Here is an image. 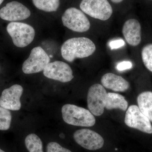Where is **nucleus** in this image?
I'll return each mask as SVG.
<instances>
[{
	"mask_svg": "<svg viewBox=\"0 0 152 152\" xmlns=\"http://www.w3.org/2000/svg\"><path fill=\"white\" fill-rule=\"evenodd\" d=\"M96 50V46L91 40L86 37H76L69 39L63 44L61 53L64 59L72 62L76 58L90 56Z\"/></svg>",
	"mask_w": 152,
	"mask_h": 152,
	"instance_id": "1",
	"label": "nucleus"
},
{
	"mask_svg": "<svg viewBox=\"0 0 152 152\" xmlns=\"http://www.w3.org/2000/svg\"><path fill=\"white\" fill-rule=\"evenodd\" d=\"M63 120L69 124L91 127L96 123L94 115L88 110L73 104H66L61 109Z\"/></svg>",
	"mask_w": 152,
	"mask_h": 152,
	"instance_id": "2",
	"label": "nucleus"
},
{
	"mask_svg": "<svg viewBox=\"0 0 152 152\" xmlns=\"http://www.w3.org/2000/svg\"><path fill=\"white\" fill-rule=\"evenodd\" d=\"M7 30L14 45L18 48H25L30 45L35 35L34 28L25 23L11 22L8 25Z\"/></svg>",
	"mask_w": 152,
	"mask_h": 152,
	"instance_id": "3",
	"label": "nucleus"
},
{
	"mask_svg": "<svg viewBox=\"0 0 152 152\" xmlns=\"http://www.w3.org/2000/svg\"><path fill=\"white\" fill-rule=\"evenodd\" d=\"M62 21L64 26L77 32H86L91 27L89 20L86 15L76 8L67 9L62 17Z\"/></svg>",
	"mask_w": 152,
	"mask_h": 152,
	"instance_id": "4",
	"label": "nucleus"
},
{
	"mask_svg": "<svg viewBox=\"0 0 152 152\" xmlns=\"http://www.w3.org/2000/svg\"><path fill=\"white\" fill-rule=\"evenodd\" d=\"M80 8L85 13L101 20H108L113 12L107 0H83Z\"/></svg>",
	"mask_w": 152,
	"mask_h": 152,
	"instance_id": "5",
	"label": "nucleus"
},
{
	"mask_svg": "<svg viewBox=\"0 0 152 152\" xmlns=\"http://www.w3.org/2000/svg\"><path fill=\"white\" fill-rule=\"evenodd\" d=\"M50 61V57L44 49L40 47H35L23 64L22 70L26 74L39 72L44 71Z\"/></svg>",
	"mask_w": 152,
	"mask_h": 152,
	"instance_id": "6",
	"label": "nucleus"
},
{
	"mask_svg": "<svg viewBox=\"0 0 152 152\" xmlns=\"http://www.w3.org/2000/svg\"><path fill=\"white\" fill-rule=\"evenodd\" d=\"M107 93L103 86L99 84L90 87L87 96L88 107L93 115L99 116L103 114Z\"/></svg>",
	"mask_w": 152,
	"mask_h": 152,
	"instance_id": "7",
	"label": "nucleus"
},
{
	"mask_svg": "<svg viewBox=\"0 0 152 152\" xmlns=\"http://www.w3.org/2000/svg\"><path fill=\"white\" fill-rule=\"evenodd\" d=\"M125 123L131 128L137 129L147 134H152L151 121L136 105L130 106L126 112Z\"/></svg>",
	"mask_w": 152,
	"mask_h": 152,
	"instance_id": "8",
	"label": "nucleus"
},
{
	"mask_svg": "<svg viewBox=\"0 0 152 152\" xmlns=\"http://www.w3.org/2000/svg\"><path fill=\"white\" fill-rule=\"evenodd\" d=\"M74 140L79 145L87 150L95 151L102 148L104 140L97 133L88 129L78 130L73 135Z\"/></svg>",
	"mask_w": 152,
	"mask_h": 152,
	"instance_id": "9",
	"label": "nucleus"
},
{
	"mask_svg": "<svg viewBox=\"0 0 152 152\" xmlns=\"http://www.w3.org/2000/svg\"><path fill=\"white\" fill-rule=\"evenodd\" d=\"M43 74L48 78L62 83L71 81L74 77L71 67L61 61L49 63L44 70Z\"/></svg>",
	"mask_w": 152,
	"mask_h": 152,
	"instance_id": "10",
	"label": "nucleus"
},
{
	"mask_svg": "<svg viewBox=\"0 0 152 152\" xmlns=\"http://www.w3.org/2000/svg\"><path fill=\"white\" fill-rule=\"evenodd\" d=\"M31 15L30 10L21 3L12 1L0 10V18L12 22L23 20Z\"/></svg>",
	"mask_w": 152,
	"mask_h": 152,
	"instance_id": "11",
	"label": "nucleus"
},
{
	"mask_svg": "<svg viewBox=\"0 0 152 152\" xmlns=\"http://www.w3.org/2000/svg\"><path fill=\"white\" fill-rule=\"evenodd\" d=\"M23 88L19 85H14L3 91L0 97V106L12 111L20 109V97L23 94Z\"/></svg>",
	"mask_w": 152,
	"mask_h": 152,
	"instance_id": "12",
	"label": "nucleus"
},
{
	"mask_svg": "<svg viewBox=\"0 0 152 152\" xmlns=\"http://www.w3.org/2000/svg\"><path fill=\"white\" fill-rule=\"evenodd\" d=\"M122 33L126 42L130 45L137 46L141 41V26L136 19H129L125 22Z\"/></svg>",
	"mask_w": 152,
	"mask_h": 152,
	"instance_id": "13",
	"label": "nucleus"
},
{
	"mask_svg": "<svg viewBox=\"0 0 152 152\" xmlns=\"http://www.w3.org/2000/svg\"><path fill=\"white\" fill-rule=\"evenodd\" d=\"M101 83L105 88L114 91H125L129 87V82L123 77L112 73L104 75L101 79Z\"/></svg>",
	"mask_w": 152,
	"mask_h": 152,
	"instance_id": "14",
	"label": "nucleus"
},
{
	"mask_svg": "<svg viewBox=\"0 0 152 152\" xmlns=\"http://www.w3.org/2000/svg\"><path fill=\"white\" fill-rule=\"evenodd\" d=\"M128 103L125 97L120 94L109 93L107 94L105 107L107 110L119 109L122 110H126Z\"/></svg>",
	"mask_w": 152,
	"mask_h": 152,
	"instance_id": "15",
	"label": "nucleus"
},
{
	"mask_svg": "<svg viewBox=\"0 0 152 152\" xmlns=\"http://www.w3.org/2000/svg\"><path fill=\"white\" fill-rule=\"evenodd\" d=\"M137 100L140 110L152 122V92L142 93L139 95Z\"/></svg>",
	"mask_w": 152,
	"mask_h": 152,
	"instance_id": "16",
	"label": "nucleus"
},
{
	"mask_svg": "<svg viewBox=\"0 0 152 152\" xmlns=\"http://www.w3.org/2000/svg\"><path fill=\"white\" fill-rule=\"evenodd\" d=\"M25 145L29 152H43L42 142L34 134L27 136L25 140Z\"/></svg>",
	"mask_w": 152,
	"mask_h": 152,
	"instance_id": "17",
	"label": "nucleus"
},
{
	"mask_svg": "<svg viewBox=\"0 0 152 152\" xmlns=\"http://www.w3.org/2000/svg\"><path fill=\"white\" fill-rule=\"evenodd\" d=\"M37 8L46 12H56L60 4V0H32Z\"/></svg>",
	"mask_w": 152,
	"mask_h": 152,
	"instance_id": "18",
	"label": "nucleus"
},
{
	"mask_svg": "<svg viewBox=\"0 0 152 152\" xmlns=\"http://www.w3.org/2000/svg\"><path fill=\"white\" fill-rule=\"evenodd\" d=\"M12 114L9 110L0 106V130H7L10 127Z\"/></svg>",
	"mask_w": 152,
	"mask_h": 152,
	"instance_id": "19",
	"label": "nucleus"
},
{
	"mask_svg": "<svg viewBox=\"0 0 152 152\" xmlns=\"http://www.w3.org/2000/svg\"><path fill=\"white\" fill-rule=\"evenodd\" d=\"M141 55L145 66L152 72V44H148L143 48Z\"/></svg>",
	"mask_w": 152,
	"mask_h": 152,
	"instance_id": "20",
	"label": "nucleus"
},
{
	"mask_svg": "<svg viewBox=\"0 0 152 152\" xmlns=\"http://www.w3.org/2000/svg\"><path fill=\"white\" fill-rule=\"evenodd\" d=\"M47 152H72L70 150L63 148L56 142H51L48 144Z\"/></svg>",
	"mask_w": 152,
	"mask_h": 152,
	"instance_id": "21",
	"label": "nucleus"
},
{
	"mask_svg": "<svg viewBox=\"0 0 152 152\" xmlns=\"http://www.w3.org/2000/svg\"><path fill=\"white\" fill-rule=\"evenodd\" d=\"M132 67V64L129 61H124L119 63L117 66V69L118 71H123L131 69Z\"/></svg>",
	"mask_w": 152,
	"mask_h": 152,
	"instance_id": "22",
	"label": "nucleus"
},
{
	"mask_svg": "<svg viewBox=\"0 0 152 152\" xmlns=\"http://www.w3.org/2000/svg\"><path fill=\"white\" fill-rule=\"evenodd\" d=\"M125 43L124 41L122 39L115 40L111 41L109 43V46L111 49H118L119 48H121L124 46Z\"/></svg>",
	"mask_w": 152,
	"mask_h": 152,
	"instance_id": "23",
	"label": "nucleus"
},
{
	"mask_svg": "<svg viewBox=\"0 0 152 152\" xmlns=\"http://www.w3.org/2000/svg\"><path fill=\"white\" fill-rule=\"evenodd\" d=\"M123 0H111L113 2L115 3H119L122 1Z\"/></svg>",
	"mask_w": 152,
	"mask_h": 152,
	"instance_id": "24",
	"label": "nucleus"
},
{
	"mask_svg": "<svg viewBox=\"0 0 152 152\" xmlns=\"http://www.w3.org/2000/svg\"><path fill=\"white\" fill-rule=\"evenodd\" d=\"M60 137L61 138H64V135L63 134H60Z\"/></svg>",
	"mask_w": 152,
	"mask_h": 152,
	"instance_id": "25",
	"label": "nucleus"
},
{
	"mask_svg": "<svg viewBox=\"0 0 152 152\" xmlns=\"http://www.w3.org/2000/svg\"><path fill=\"white\" fill-rule=\"evenodd\" d=\"M4 0H0V5H1V4L4 1Z\"/></svg>",
	"mask_w": 152,
	"mask_h": 152,
	"instance_id": "26",
	"label": "nucleus"
},
{
	"mask_svg": "<svg viewBox=\"0 0 152 152\" xmlns=\"http://www.w3.org/2000/svg\"><path fill=\"white\" fill-rule=\"evenodd\" d=\"M0 152H5V151H3V150H2L1 149H0Z\"/></svg>",
	"mask_w": 152,
	"mask_h": 152,
	"instance_id": "27",
	"label": "nucleus"
}]
</instances>
